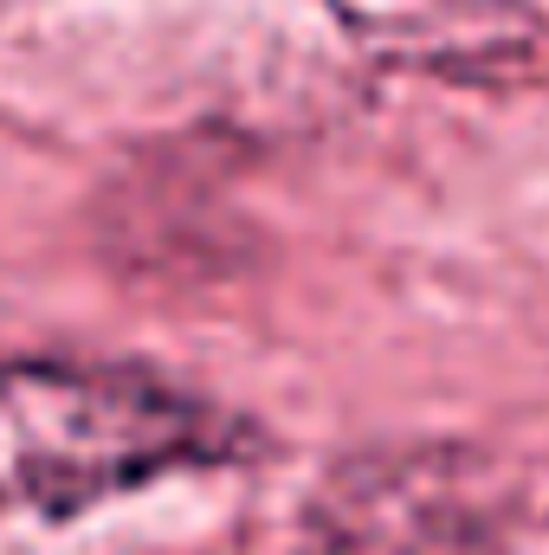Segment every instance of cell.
I'll return each mask as SVG.
<instances>
[{"label":"cell","mask_w":549,"mask_h":555,"mask_svg":"<svg viewBox=\"0 0 549 555\" xmlns=\"http://www.w3.org/2000/svg\"><path fill=\"white\" fill-rule=\"evenodd\" d=\"M0 439L26 498L59 517L233 446L214 408L124 369L0 375Z\"/></svg>","instance_id":"6da1fadb"},{"label":"cell","mask_w":549,"mask_h":555,"mask_svg":"<svg viewBox=\"0 0 549 555\" xmlns=\"http://www.w3.org/2000/svg\"><path fill=\"white\" fill-rule=\"evenodd\" d=\"M297 555H505V498L459 446H388L336 465Z\"/></svg>","instance_id":"7a4b0ae2"},{"label":"cell","mask_w":549,"mask_h":555,"mask_svg":"<svg viewBox=\"0 0 549 555\" xmlns=\"http://www.w3.org/2000/svg\"><path fill=\"white\" fill-rule=\"evenodd\" d=\"M349 39L369 52L420 65V72H485L531 52V7L524 0H323Z\"/></svg>","instance_id":"3957f363"}]
</instances>
